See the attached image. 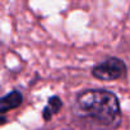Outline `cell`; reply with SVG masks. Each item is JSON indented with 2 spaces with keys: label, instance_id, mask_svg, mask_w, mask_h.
<instances>
[{
  "label": "cell",
  "instance_id": "cell-1",
  "mask_svg": "<svg viewBox=\"0 0 130 130\" xmlns=\"http://www.w3.org/2000/svg\"><path fill=\"white\" fill-rule=\"evenodd\" d=\"M73 116L83 126L91 130H113L121 120L119 97L102 88H91L75 96Z\"/></svg>",
  "mask_w": 130,
  "mask_h": 130
},
{
  "label": "cell",
  "instance_id": "cell-2",
  "mask_svg": "<svg viewBox=\"0 0 130 130\" xmlns=\"http://www.w3.org/2000/svg\"><path fill=\"white\" fill-rule=\"evenodd\" d=\"M91 74L94 79L102 82H113L126 77L127 67L122 59L110 56L98 64H96L91 70Z\"/></svg>",
  "mask_w": 130,
  "mask_h": 130
},
{
  "label": "cell",
  "instance_id": "cell-3",
  "mask_svg": "<svg viewBox=\"0 0 130 130\" xmlns=\"http://www.w3.org/2000/svg\"><path fill=\"white\" fill-rule=\"evenodd\" d=\"M23 103V93L18 89H13L0 98V112L5 115L10 110H15Z\"/></svg>",
  "mask_w": 130,
  "mask_h": 130
},
{
  "label": "cell",
  "instance_id": "cell-4",
  "mask_svg": "<svg viewBox=\"0 0 130 130\" xmlns=\"http://www.w3.org/2000/svg\"><path fill=\"white\" fill-rule=\"evenodd\" d=\"M61 107H62V100L59 96L54 94V96L48 97L47 103H46V106L42 110V119L45 121H50L55 115L59 113Z\"/></svg>",
  "mask_w": 130,
  "mask_h": 130
}]
</instances>
